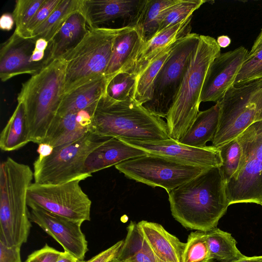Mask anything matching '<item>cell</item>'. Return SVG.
Listing matches in <instances>:
<instances>
[{
    "label": "cell",
    "mask_w": 262,
    "mask_h": 262,
    "mask_svg": "<svg viewBox=\"0 0 262 262\" xmlns=\"http://www.w3.org/2000/svg\"><path fill=\"white\" fill-rule=\"evenodd\" d=\"M168 194L172 216L192 230L206 232L216 227L229 206L220 167L205 169Z\"/></svg>",
    "instance_id": "1"
},
{
    "label": "cell",
    "mask_w": 262,
    "mask_h": 262,
    "mask_svg": "<svg viewBox=\"0 0 262 262\" xmlns=\"http://www.w3.org/2000/svg\"><path fill=\"white\" fill-rule=\"evenodd\" d=\"M90 132L101 137L137 141L171 138L167 123L132 97L120 101L106 93L96 103Z\"/></svg>",
    "instance_id": "2"
},
{
    "label": "cell",
    "mask_w": 262,
    "mask_h": 262,
    "mask_svg": "<svg viewBox=\"0 0 262 262\" xmlns=\"http://www.w3.org/2000/svg\"><path fill=\"white\" fill-rule=\"evenodd\" d=\"M65 70L64 59H55L22 84L17 99L25 110L30 142L42 143L57 115Z\"/></svg>",
    "instance_id": "3"
},
{
    "label": "cell",
    "mask_w": 262,
    "mask_h": 262,
    "mask_svg": "<svg viewBox=\"0 0 262 262\" xmlns=\"http://www.w3.org/2000/svg\"><path fill=\"white\" fill-rule=\"evenodd\" d=\"M34 174L27 165L8 157L0 166V242L21 246L27 242L31 221L27 190Z\"/></svg>",
    "instance_id": "4"
},
{
    "label": "cell",
    "mask_w": 262,
    "mask_h": 262,
    "mask_svg": "<svg viewBox=\"0 0 262 262\" xmlns=\"http://www.w3.org/2000/svg\"><path fill=\"white\" fill-rule=\"evenodd\" d=\"M221 53V47L214 38L200 35L166 117L168 130L171 139L177 141L180 139L196 117L209 69Z\"/></svg>",
    "instance_id": "5"
},
{
    "label": "cell",
    "mask_w": 262,
    "mask_h": 262,
    "mask_svg": "<svg viewBox=\"0 0 262 262\" xmlns=\"http://www.w3.org/2000/svg\"><path fill=\"white\" fill-rule=\"evenodd\" d=\"M121 30V28L89 27L81 42L62 57L66 62L63 95L105 74L114 40Z\"/></svg>",
    "instance_id": "6"
},
{
    "label": "cell",
    "mask_w": 262,
    "mask_h": 262,
    "mask_svg": "<svg viewBox=\"0 0 262 262\" xmlns=\"http://www.w3.org/2000/svg\"><path fill=\"white\" fill-rule=\"evenodd\" d=\"M219 102V122L211 141L217 148L262 120V79L232 86Z\"/></svg>",
    "instance_id": "7"
},
{
    "label": "cell",
    "mask_w": 262,
    "mask_h": 262,
    "mask_svg": "<svg viewBox=\"0 0 262 262\" xmlns=\"http://www.w3.org/2000/svg\"><path fill=\"white\" fill-rule=\"evenodd\" d=\"M110 137L90 132L81 139L54 147L48 156L38 158L33 164L34 183L58 185L91 177L84 172L89 155Z\"/></svg>",
    "instance_id": "8"
},
{
    "label": "cell",
    "mask_w": 262,
    "mask_h": 262,
    "mask_svg": "<svg viewBox=\"0 0 262 262\" xmlns=\"http://www.w3.org/2000/svg\"><path fill=\"white\" fill-rule=\"evenodd\" d=\"M237 138L242 161L236 174L226 184L229 205L250 203L262 206V120L251 124Z\"/></svg>",
    "instance_id": "9"
},
{
    "label": "cell",
    "mask_w": 262,
    "mask_h": 262,
    "mask_svg": "<svg viewBox=\"0 0 262 262\" xmlns=\"http://www.w3.org/2000/svg\"><path fill=\"white\" fill-rule=\"evenodd\" d=\"M115 166L129 179L152 187H162L167 193L209 168L150 153Z\"/></svg>",
    "instance_id": "10"
},
{
    "label": "cell",
    "mask_w": 262,
    "mask_h": 262,
    "mask_svg": "<svg viewBox=\"0 0 262 262\" xmlns=\"http://www.w3.org/2000/svg\"><path fill=\"white\" fill-rule=\"evenodd\" d=\"M200 36L190 33L176 43L155 79L150 100L143 105L152 114L166 118Z\"/></svg>",
    "instance_id": "11"
},
{
    "label": "cell",
    "mask_w": 262,
    "mask_h": 262,
    "mask_svg": "<svg viewBox=\"0 0 262 262\" xmlns=\"http://www.w3.org/2000/svg\"><path fill=\"white\" fill-rule=\"evenodd\" d=\"M80 181L58 185L31 183L27 190V205L74 221H89L92 202L81 188Z\"/></svg>",
    "instance_id": "12"
},
{
    "label": "cell",
    "mask_w": 262,
    "mask_h": 262,
    "mask_svg": "<svg viewBox=\"0 0 262 262\" xmlns=\"http://www.w3.org/2000/svg\"><path fill=\"white\" fill-rule=\"evenodd\" d=\"M32 222L37 224L63 248L79 260H83L88 251V242L82 232V223L56 215L38 207L29 211Z\"/></svg>",
    "instance_id": "13"
},
{
    "label": "cell",
    "mask_w": 262,
    "mask_h": 262,
    "mask_svg": "<svg viewBox=\"0 0 262 262\" xmlns=\"http://www.w3.org/2000/svg\"><path fill=\"white\" fill-rule=\"evenodd\" d=\"M120 140L147 153L166 157L189 165L211 168L221 167L223 164L220 149L212 145L195 147L171 138L147 141Z\"/></svg>",
    "instance_id": "14"
},
{
    "label": "cell",
    "mask_w": 262,
    "mask_h": 262,
    "mask_svg": "<svg viewBox=\"0 0 262 262\" xmlns=\"http://www.w3.org/2000/svg\"><path fill=\"white\" fill-rule=\"evenodd\" d=\"M248 54V50L240 46L221 53L213 60L203 85L201 102H217L222 98L233 86L236 77Z\"/></svg>",
    "instance_id": "15"
},
{
    "label": "cell",
    "mask_w": 262,
    "mask_h": 262,
    "mask_svg": "<svg viewBox=\"0 0 262 262\" xmlns=\"http://www.w3.org/2000/svg\"><path fill=\"white\" fill-rule=\"evenodd\" d=\"M35 41L33 38L21 37L14 32L1 44L0 78L2 81L22 74L32 76L42 69L31 61Z\"/></svg>",
    "instance_id": "16"
},
{
    "label": "cell",
    "mask_w": 262,
    "mask_h": 262,
    "mask_svg": "<svg viewBox=\"0 0 262 262\" xmlns=\"http://www.w3.org/2000/svg\"><path fill=\"white\" fill-rule=\"evenodd\" d=\"M144 0H81L80 11L90 28L119 18L132 25Z\"/></svg>",
    "instance_id": "17"
},
{
    "label": "cell",
    "mask_w": 262,
    "mask_h": 262,
    "mask_svg": "<svg viewBox=\"0 0 262 262\" xmlns=\"http://www.w3.org/2000/svg\"><path fill=\"white\" fill-rule=\"evenodd\" d=\"M97 102L76 113L57 116L42 143L53 147L76 141L91 130L92 118Z\"/></svg>",
    "instance_id": "18"
},
{
    "label": "cell",
    "mask_w": 262,
    "mask_h": 262,
    "mask_svg": "<svg viewBox=\"0 0 262 262\" xmlns=\"http://www.w3.org/2000/svg\"><path fill=\"white\" fill-rule=\"evenodd\" d=\"M192 17L191 15L179 23L162 30L144 42L125 73H132L136 77L148 61L167 46L190 33Z\"/></svg>",
    "instance_id": "19"
},
{
    "label": "cell",
    "mask_w": 262,
    "mask_h": 262,
    "mask_svg": "<svg viewBox=\"0 0 262 262\" xmlns=\"http://www.w3.org/2000/svg\"><path fill=\"white\" fill-rule=\"evenodd\" d=\"M147 154L119 139L110 138L89 155L85 161L84 172L92 176L93 172Z\"/></svg>",
    "instance_id": "20"
},
{
    "label": "cell",
    "mask_w": 262,
    "mask_h": 262,
    "mask_svg": "<svg viewBox=\"0 0 262 262\" xmlns=\"http://www.w3.org/2000/svg\"><path fill=\"white\" fill-rule=\"evenodd\" d=\"M143 42L135 26L121 27L114 40L112 56L104 74L108 81L116 75L126 72L133 58Z\"/></svg>",
    "instance_id": "21"
},
{
    "label": "cell",
    "mask_w": 262,
    "mask_h": 262,
    "mask_svg": "<svg viewBox=\"0 0 262 262\" xmlns=\"http://www.w3.org/2000/svg\"><path fill=\"white\" fill-rule=\"evenodd\" d=\"M144 238L157 255L164 262H182L185 243L160 224L141 221L137 223Z\"/></svg>",
    "instance_id": "22"
},
{
    "label": "cell",
    "mask_w": 262,
    "mask_h": 262,
    "mask_svg": "<svg viewBox=\"0 0 262 262\" xmlns=\"http://www.w3.org/2000/svg\"><path fill=\"white\" fill-rule=\"evenodd\" d=\"M108 81L104 75L96 77L63 95L57 116L83 110L106 93Z\"/></svg>",
    "instance_id": "23"
},
{
    "label": "cell",
    "mask_w": 262,
    "mask_h": 262,
    "mask_svg": "<svg viewBox=\"0 0 262 262\" xmlns=\"http://www.w3.org/2000/svg\"><path fill=\"white\" fill-rule=\"evenodd\" d=\"M80 9L74 12L51 41V61L62 57L86 35L89 28Z\"/></svg>",
    "instance_id": "24"
},
{
    "label": "cell",
    "mask_w": 262,
    "mask_h": 262,
    "mask_svg": "<svg viewBox=\"0 0 262 262\" xmlns=\"http://www.w3.org/2000/svg\"><path fill=\"white\" fill-rule=\"evenodd\" d=\"M220 114V104L217 101L210 108L199 112L195 120L178 141L195 147H204L212 141L216 132Z\"/></svg>",
    "instance_id": "25"
},
{
    "label": "cell",
    "mask_w": 262,
    "mask_h": 262,
    "mask_svg": "<svg viewBox=\"0 0 262 262\" xmlns=\"http://www.w3.org/2000/svg\"><path fill=\"white\" fill-rule=\"evenodd\" d=\"M116 257L124 262H164L154 252L144 238L138 223L131 221Z\"/></svg>",
    "instance_id": "26"
},
{
    "label": "cell",
    "mask_w": 262,
    "mask_h": 262,
    "mask_svg": "<svg viewBox=\"0 0 262 262\" xmlns=\"http://www.w3.org/2000/svg\"><path fill=\"white\" fill-rule=\"evenodd\" d=\"M177 41L169 45L148 61L136 76L132 98L139 104L143 105L150 100L155 79Z\"/></svg>",
    "instance_id": "27"
},
{
    "label": "cell",
    "mask_w": 262,
    "mask_h": 262,
    "mask_svg": "<svg viewBox=\"0 0 262 262\" xmlns=\"http://www.w3.org/2000/svg\"><path fill=\"white\" fill-rule=\"evenodd\" d=\"M30 142L25 110L18 104L0 135V148L5 151L18 149Z\"/></svg>",
    "instance_id": "28"
},
{
    "label": "cell",
    "mask_w": 262,
    "mask_h": 262,
    "mask_svg": "<svg viewBox=\"0 0 262 262\" xmlns=\"http://www.w3.org/2000/svg\"><path fill=\"white\" fill-rule=\"evenodd\" d=\"M179 0H144L139 14L132 25L139 31L145 42L158 32L165 11Z\"/></svg>",
    "instance_id": "29"
},
{
    "label": "cell",
    "mask_w": 262,
    "mask_h": 262,
    "mask_svg": "<svg viewBox=\"0 0 262 262\" xmlns=\"http://www.w3.org/2000/svg\"><path fill=\"white\" fill-rule=\"evenodd\" d=\"M81 0H61L48 18L32 33L35 40L43 38L51 42L68 18L81 7Z\"/></svg>",
    "instance_id": "30"
},
{
    "label": "cell",
    "mask_w": 262,
    "mask_h": 262,
    "mask_svg": "<svg viewBox=\"0 0 262 262\" xmlns=\"http://www.w3.org/2000/svg\"><path fill=\"white\" fill-rule=\"evenodd\" d=\"M205 233L213 260L229 262L244 256L237 248L236 241L230 233L215 227Z\"/></svg>",
    "instance_id": "31"
},
{
    "label": "cell",
    "mask_w": 262,
    "mask_h": 262,
    "mask_svg": "<svg viewBox=\"0 0 262 262\" xmlns=\"http://www.w3.org/2000/svg\"><path fill=\"white\" fill-rule=\"evenodd\" d=\"M205 231L196 230L188 235L182 262H212Z\"/></svg>",
    "instance_id": "32"
},
{
    "label": "cell",
    "mask_w": 262,
    "mask_h": 262,
    "mask_svg": "<svg viewBox=\"0 0 262 262\" xmlns=\"http://www.w3.org/2000/svg\"><path fill=\"white\" fill-rule=\"evenodd\" d=\"M206 2L204 0H179L165 11L157 33L192 15L193 12Z\"/></svg>",
    "instance_id": "33"
},
{
    "label": "cell",
    "mask_w": 262,
    "mask_h": 262,
    "mask_svg": "<svg viewBox=\"0 0 262 262\" xmlns=\"http://www.w3.org/2000/svg\"><path fill=\"white\" fill-rule=\"evenodd\" d=\"M223 164L220 167L226 184L238 171L242 161V152L237 138L219 147Z\"/></svg>",
    "instance_id": "34"
},
{
    "label": "cell",
    "mask_w": 262,
    "mask_h": 262,
    "mask_svg": "<svg viewBox=\"0 0 262 262\" xmlns=\"http://www.w3.org/2000/svg\"><path fill=\"white\" fill-rule=\"evenodd\" d=\"M45 0H17L12 13L15 24L14 32L23 36L30 21Z\"/></svg>",
    "instance_id": "35"
},
{
    "label": "cell",
    "mask_w": 262,
    "mask_h": 262,
    "mask_svg": "<svg viewBox=\"0 0 262 262\" xmlns=\"http://www.w3.org/2000/svg\"><path fill=\"white\" fill-rule=\"evenodd\" d=\"M136 79V77L132 73H119L108 81L105 93L115 100H125L132 97Z\"/></svg>",
    "instance_id": "36"
},
{
    "label": "cell",
    "mask_w": 262,
    "mask_h": 262,
    "mask_svg": "<svg viewBox=\"0 0 262 262\" xmlns=\"http://www.w3.org/2000/svg\"><path fill=\"white\" fill-rule=\"evenodd\" d=\"M262 79V50L248 56L237 74L233 85Z\"/></svg>",
    "instance_id": "37"
},
{
    "label": "cell",
    "mask_w": 262,
    "mask_h": 262,
    "mask_svg": "<svg viewBox=\"0 0 262 262\" xmlns=\"http://www.w3.org/2000/svg\"><path fill=\"white\" fill-rule=\"evenodd\" d=\"M61 0H45L27 25L22 37L30 38L34 31L51 15Z\"/></svg>",
    "instance_id": "38"
},
{
    "label": "cell",
    "mask_w": 262,
    "mask_h": 262,
    "mask_svg": "<svg viewBox=\"0 0 262 262\" xmlns=\"http://www.w3.org/2000/svg\"><path fill=\"white\" fill-rule=\"evenodd\" d=\"M63 253L46 244L28 255L25 262H56Z\"/></svg>",
    "instance_id": "39"
},
{
    "label": "cell",
    "mask_w": 262,
    "mask_h": 262,
    "mask_svg": "<svg viewBox=\"0 0 262 262\" xmlns=\"http://www.w3.org/2000/svg\"><path fill=\"white\" fill-rule=\"evenodd\" d=\"M20 246L9 247L0 242V262H22Z\"/></svg>",
    "instance_id": "40"
},
{
    "label": "cell",
    "mask_w": 262,
    "mask_h": 262,
    "mask_svg": "<svg viewBox=\"0 0 262 262\" xmlns=\"http://www.w3.org/2000/svg\"><path fill=\"white\" fill-rule=\"evenodd\" d=\"M123 242V240L117 242L110 248L84 262H108L117 256L122 245Z\"/></svg>",
    "instance_id": "41"
},
{
    "label": "cell",
    "mask_w": 262,
    "mask_h": 262,
    "mask_svg": "<svg viewBox=\"0 0 262 262\" xmlns=\"http://www.w3.org/2000/svg\"><path fill=\"white\" fill-rule=\"evenodd\" d=\"M15 23L12 14L5 13L2 15L0 18V28L4 31L11 30Z\"/></svg>",
    "instance_id": "42"
},
{
    "label": "cell",
    "mask_w": 262,
    "mask_h": 262,
    "mask_svg": "<svg viewBox=\"0 0 262 262\" xmlns=\"http://www.w3.org/2000/svg\"><path fill=\"white\" fill-rule=\"evenodd\" d=\"M54 147L47 143H41L38 144L37 152L38 157L42 158L49 156L53 151Z\"/></svg>",
    "instance_id": "43"
},
{
    "label": "cell",
    "mask_w": 262,
    "mask_h": 262,
    "mask_svg": "<svg viewBox=\"0 0 262 262\" xmlns=\"http://www.w3.org/2000/svg\"><path fill=\"white\" fill-rule=\"evenodd\" d=\"M261 50H262V28L259 35L255 40L251 50L248 52V54H252Z\"/></svg>",
    "instance_id": "44"
},
{
    "label": "cell",
    "mask_w": 262,
    "mask_h": 262,
    "mask_svg": "<svg viewBox=\"0 0 262 262\" xmlns=\"http://www.w3.org/2000/svg\"><path fill=\"white\" fill-rule=\"evenodd\" d=\"M229 262H262V255L254 256L244 255L243 257Z\"/></svg>",
    "instance_id": "45"
},
{
    "label": "cell",
    "mask_w": 262,
    "mask_h": 262,
    "mask_svg": "<svg viewBox=\"0 0 262 262\" xmlns=\"http://www.w3.org/2000/svg\"><path fill=\"white\" fill-rule=\"evenodd\" d=\"M216 42L221 48H226L230 44L231 39L227 35H221L217 38Z\"/></svg>",
    "instance_id": "46"
},
{
    "label": "cell",
    "mask_w": 262,
    "mask_h": 262,
    "mask_svg": "<svg viewBox=\"0 0 262 262\" xmlns=\"http://www.w3.org/2000/svg\"><path fill=\"white\" fill-rule=\"evenodd\" d=\"M79 261L76 257L66 252H63V254L56 262H78Z\"/></svg>",
    "instance_id": "47"
},
{
    "label": "cell",
    "mask_w": 262,
    "mask_h": 262,
    "mask_svg": "<svg viewBox=\"0 0 262 262\" xmlns=\"http://www.w3.org/2000/svg\"><path fill=\"white\" fill-rule=\"evenodd\" d=\"M108 262H124V261H123L119 259L116 256L115 257H114V258L112 259L111 260H110Z\"/></svg>",
    "instance_id": "48"
},
{
    "label": "cell",
    "mask_w": 262,
    "mask_h": 262,
    "mask_svg": "<svg viewBox=\"0 0 262 262\" xmlns=\"http://www.w3.org/2000/svg\"><path fill=\"white\" fill-rule=\"evenodd\" d=\"M84 261H84V260H79V261H78V262H84Z\"/></svg>",
    "instance_id": "49"
}]
</instances>
